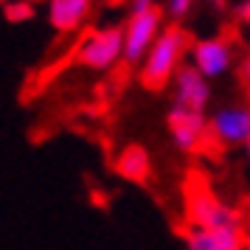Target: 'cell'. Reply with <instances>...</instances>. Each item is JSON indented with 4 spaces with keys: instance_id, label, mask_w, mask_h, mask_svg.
I'll use <instances>...</instances> for the list:
<instances>
[{
    "instance_id": "1",
    "label": "cell",
    "mask_w": 250,
    "mask_h": 250,
    "mask_svg": "<svg viewBox=\"0 0 250 250\" xmlns=\"http://www.w3.org/2000/svg\"><path fill=\"white\" fill-rule=\"evenodd\" d=\"M188 54V34L183 31L180 25H166L160 37L155 40V45L149 48V54L141 62V70H138V79L146 90L158 93L163 87H169L177 70L186 65L183 59Z\"/></svg>"
},
{
    "instance_id": "2",
    "label": "cell",
    "mask_w": 250,
    "mask_h": 250,
    "mask_svg": "<svg viewBox=\"0 0 250 250\" xmlns=\"http://www.w3.org/2000/svg\"><path fill=\"white\" fill-rule=\"evenodd\" d=\"M118 59H124V25L99 28L76 48V62L90 70H110Z\"/></svg>"
},
{
    "instance_id": "3",
    "label": "cell",
    "mask_w": 250,
    "mask_h": 250,
    "mask_svg": "<svg viewBox=\"0 0 250 250\" xmlns=\"http://www.w3.org/2000/svg\"><path fill=\"white\" fill-rule=\"evenodd\" d=\"M163 28L166 25H163V9L160 6L149 9V12L129 14V20L124 23V62L126 65H141Z\"/></svg>"
},
{
    "instance_id": "4",
    "label": "cell",
    "mask_w": 250,
    "mask_h": 250,
    "mask_svg": "<svg viewBox=\"0 0 250 250\" xmlns=\"http://www.w3.org/2000/svg\"><path fill=\"white\" fill-rule=\"evenodd\" d=\"M186 216L191 228H236L239 211L214 197L211 188H194L186 197Z\"/></svg>"
},
{
    "instance_id": "5",
    "label": "cell",
    "mask_w": 250,
    "mask_h": 250,
    "mask_svg": "<svg viewBox=\"0 0 250 250\" xmlns=\"http://www.w3.org/2000/svg\"><path fill=\"white\" fill-rule=\"evenodd\" d=\"M166 126H169V135L180 152H200L208 144V121H205V113H197V110H186V107L171 104L169 113H166Z\"/></svg>"
},
{
    "instance_id": "6",
    "label": "cell",
    "mask_w": 250,
    "mask_h": 250,
    "mask_svg": "<svg viewBox=\"0 0 250 250\" xmlns=\"http://www.w3.org/2000/svg\"><path fill=\"white\" fill-rule=\"evenodd\" d=\"M191 65L205 79H219L225 76L228 70L233 68V42L225 40V37H208V40H200L191 45Z\"/></svg>"
},
{
    "instance_id": "7",
    "label": "cell",
    "mask_w": 250,
    "mask_h": 250,
    "mask_svg": "<svg viewBox=\"0 0 250 250\" xmlns=\"http://www.w3.org/2000/svg\"><path fill=\"white\" fill-rule=\"evenodd\" d=\"M208 138L219 146H239L250 141V107H222L208 121Z\"/></svg>"
},
{
    "instance_id": "8",
    "label": "cell",
    "mask_w": 250,
    "mask_h": 250,
    "mask_svg": "<svg viewBox=\"0 0 250 250\" xmlns=\"http://www.w3.org/2000/svg\"><path fill=\"white\" fill-rule=\"evenodd\" d=\"M171 90H174V104L177 107L197 110V113H205L208 110V102H211V79H205L191 62L177 70V76L171 82Z\"/></svg>"
},
{
    "instance_id": "9",
    "label": "cell",
    "mask_w": 250,
    "mask_h": 250,
    "mask_svg": "<svg viewBox=\"0 0 250 250\" xmlns=\"http://www.w3.org/2000/svg\"><path fill=\"white\" fill-rule=\"evenodd\" d=\"M188 250H242V230L236 228H186Z\"/></svg>"
},
{
    "instance_id": "10",
    "label": "cell",
    "mask_w": 250,
    "mask_h": 250,
    "mask_svg": "<svg viewBox=\"0 0 250 250\" xmlns=\"http://www.w3.org/2000/svg\"><path fill=\"white\" fill-rule=\"evenodd\" d=\"M93 9V0H48V23L59 34H73Z\"/></svg>"
},
{
    "instance_id": "11",
    "label": "cell",
    "mask_w": 250,
    "mask_h": 250,
    "mask_svg": "<svg viewBox=\"0 0 250 250\" xmlns=\"http://www.w3.org/2000/svg\"><path fill=\"white\" fill-rule=\"evenodd\" d=\"M115 171L124 177L126 183L144 186L152 177V158H149L146 146L141 144H126L118 155H115Z\"/></svg>"
},
{
    "instance_id": "12",
    "label": "cell",
    "mask_w": 250,
    "mask_h": 250,
    "mask_svg": "<svg viewBox=\"0 0 250 250\" xmlns=\"http://www.w3.org/2000/svg\"><path fill=\"white\" fill-rule=\"evenodd\" d=\"M3 14H6L9 23H28V20H34L37 9L31 0H9L3 6Z\"/></svg>"
},
{
    "instance_id": "13",
    "label": "cell",
    "mask_w": 250,
    "mask_h": 250,
    "mask_svg": "<svg viewBox=\"0 0 250 250\" xmlns=\"http://www.w3.org/2000/svg\"><path fill=\"white\" fill-rule=\"evenodd\" d=\"M194 3H197V0H163V12H166V17H171V20H183V17L191 14Z\"/></svg>"
},
{
    "instance_id": "14",
    "label": "cell",
    "mask_w": 250,
    "mask_h": 250,
    "mask_svg": "<svg viewBox=\"0 0 250 250\" xmlns=\"http://www.w3.org/2000/svg\"><path fill=\"white\" fill-rule=\"evenodd\" d=\"M155 6H158V0H129V14L149 12V9H155Z\"/></svg>"
},
{
    "instance_id": "15",
    "label": "cell",
    "mask_w": 250,
    "mask_h": 250,
    "mask_svg": "<svg viewBox=\"0 0 250 250\" xmlns=\"http://www.w3.org/2000/svg\"><path fill=\"white\" fill-rule=\"evenodd\" d=\"M239 79H242V84L250 90V54L245 57V62L239 65Z\"/></svg>"
},
{
    "instance_id": "16",
    "label": "cell",
    "mask_w": 250,
    "mask_h": 250,
    "mask_svg": "<svg viewBox=\"0 0 250 250\" xmlns=\"http://www.w3.org/2000/svg\"><path fill=\"white\" fill-rule=\"evenodd\" d=\"M239 20L245 25H250V0H242L239 3Z\"/></svg>"
},
{
    "instance_id": "17",
    "label": "cell",
    "mask_w": 250,
    "mask_h": 250,
    "mask_svg": "<svg viewBox=\"0 0 250 250\" xmlns=\"http://www.w3.org/2000/svg\"><path fill=\"white\" fill-rule=\"evenodd\" d=\"M203 3H208V6H214V9H222V6H225V0H203Z\"/></svg>"
},
{
    "instance_id": "18",
    "label": "cell",
    "mask_w": 250,
    "mask_h": 250,
    "mask_svg": "<svg viewBox=\"0 0 250 250\" xmlns=\"http://www.w3.org/2000/svg\"><path fill=\"white\" fill-rule=\"evenodd\" d=\"M245 149H248V158H250V141H248V144H245Z\"/></svg>"
}]
</instances>
